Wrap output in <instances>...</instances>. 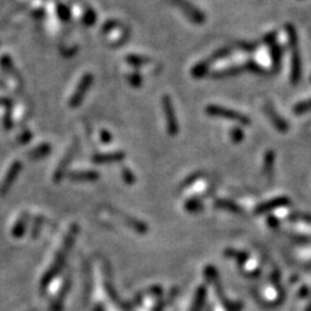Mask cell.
Returning <instances> with one entry per match:
<instances>
[{
	"instance_id": "obj_14",
	"label": "cell",
	"mask_w": 311,
	"mask_h": 311,
	"mask_svg": "<svg viewBox=\"0 0 311 311\" xmlns=\"http://www.w3.org/2000/svg\"><path fill=\"white\" fill-rule=\"evenodd\" d=\"M127 79H129V82H130V84H131V86L139 87L140 84H142V77H140L139 74H136V73L131 74V76L127 77Z\"/></svg>"
},
{
	"instance_id": "obj_1",
	"label": "cell",
	"mask_w": 311,
	"mask_h": 311,
	"mask_svg": "<svg viewBox=\"0 0 311 311\" xmlns=\"http://www.w3.org/2000/svg\"><path fill=\"white\" fill-rule=\"evenodd\" d=\"M205 110L209 116H212V117H219V118L231 119V121H236V122L242 123V125H249V123H250V119H249L246 116H244L242 113L236 112V110H232V109H227V108H223V106L209 105V106H206Z\"/></svg>"
},
{
	"instance_id": "obj_8",
	"label": "cell",
	"mask_w": 311,
	"mask_h": 311,
	"mask_svg": "<svg viewBox=\"0 0 311 311\" xmlns=\"http://www.w3.org/2000/svg\"><path fill=\"white\" fill-rule=\"evenodd\" d=\"M209 61H202V63L197 64L196 67H193L192 69V76L195 78H202V77H205L208 74V70H209Z\"/></svg>"
},
{
	"instance_id": "obj_3",
	"label": "cell",
	"mask_w": 311,
	"mask_h": 311,
	"mask_svg": "<svg viewBox=\"0 0 311 311\" xmlns=\"http://www.w3.org/2000/svg\"><path fill=\"white\" fill-rule=\"evenodd\" d=\"M91 82H92V76H91V74H86V76L82 77L79 84H78V87L76 88L73 96H72V99H70V101H69L70 106L79 105V103L82 101L84 95H86L87 89H88Z\"/></svg>"
},
{
	"instance_id": "obj_6",
	"label": "cell",
	"mask_w": 311,
	"mask_h": 311,
	"mask_svg": "<svg viewBox=\"0 0 311 311\" xmlns=\"http://www.w3.org/2000/svg\"><path fill=\"white\" fill-rule=\"evenodd\" d=\"M266 113H267L268 118L271 119L272 123H274L276 129L280 130V131H287V130H288V125H287V122H285L282 117L278 116L276 110H275L274 108L270 105V104H267V105H266Z\"/></svg>"
},
{
	"instance_id": "obj_15",
	"label": "cell",
	"mask_w": 311,
	"mask_h": 311,
	"mask_svg": "<svg viewBox=\"0 0 311 311\" xmlns=\"http://www.w3.org/2000/svg\"><path fill=\"white\" fill-rule=\"evenodd\" d=\"M59 13H60V17H61L64 21L69 20L70 12L65 5H59Z\"/></svg>"
},
{
	"instance_id": "obj_9",
	"label": "cell",
	"mask_w": 311,
	"mask_h": 311,
	"mask_svg": "<svg viewBox=\"0 0 311 311\" xmlns=\"http://www.w3.org/2000/svg\"><path fill=\"white\" fill-rule=\"evenodd\" d=\"M287 34H288V39H289V46L296 47L298 46V37H297V31H296L295 26L293 25H287Z\"/></svg>"
},
{
	"instance_id": "obj_12",
	"label": "cell",
	"mask_w": 311,
	"mask_h": 311,
	"mask_svg": "<svg viewBox=\"0 0 311 311\" xmlns=\"http://www.w3.org/2000/svg\"><path fill=\"white\" fill-rule=\"evenodd\" d=\"M272 162H274V153L268 152L267 155H266L265 165H266V171H267V174H270V175H271V171H272Z\"/></svg>"
},
{
	"instance_id": "obj_17",
	"label": "cell",
	"mask_w": 311,
	"mask_h": 311,
	"mask_svg": "<svg viewBox=\"0 0 311 311\" xmlns=\"http://www.w3.org/2000/svg\"><path fill=\"white\" fill-rule=\"evenodd\" d=\"M84 22H86L87 25H92V23L95 22V13H93V12L91 9L87 10V14H86V18H84Z\"/></svg>"
},
{
	"instance_id": "obj_18",
	"label": "cell",
	"mask_w": 311,
	"mask_h": 311,
	"mask_svg": "<svg viewBox=\"0 0 311 311\" xmlns=\"http://www.w3.org/2000/svg\"><path fill=\"white\" fill-rule=\"evenodd\" d=\"M229 53H230V50L225 48V50H221V51H218V52H217V53H214V56H213V59H221V57L227 56Z\"/></svg>"
},
{
	"instance_id": "obj_10",
	"label": "cell",
	"mask_w": 311,
	"mask_h": 311,
	"mask_svg": "<svg viewBox=\"0 0 311 311\" xmlns=\"http://www.w3.org/2000/svg\"><path fill=\"white\" fill-rule=\"evenodd\" d=\"M126 60L127 63L134 65V67H142V65H144V64H147L149 61V59H147V57L138 56V55H135V56L134 55L133 56H127Z\"/></svg>"
},
{
	"instance_id": "obj_11",
	"label": "cell",
	"mask_w": 311,
	"mask_h": 311,
	"mask_svg": "<svg viewBox=\"0 0 311 311\" xmlns=\"http://www.w3.org/2000/svg\"><path fill=\"white\" fill-rule=\"evenodd\" d=\"M293 110H295V113H297V114H302V113L305 112H309V110H311V100L298 103L297 105L293 108Z\"/></svg>"
},
{
	"instance_id": "obj_4",
	"label": "cell",
	"mask_w": 311,
	"mask_h": 311,
	"mask_svg": "<svg viewBox=\"0 0 311 311\" xmlns=\"http://www.w3.org/2000/svg\"><path fill=\"white\" fill-rule=\"evenodd\" d=\"M302 64L301 55L298 51V46L292 47V69H291V80L292 84H297L298 80L301 79Z\"/></svg>"
},
{
	"instance_id": "obj_19",
	"label": "cell",
	"mask_w": 311,
	"mask_h": 311,
	"mask_svg": "<svg viewBox=\"0 0 311 311\" xmlns=\"http://www.w3.org/2000/svg\"><path fill=\"white\" fill-rule=\"evenodd\" d=\"M8 104V100H5V99H0V105H1V104Z\"/></svg>"
},
{
	"instance_id": "obj_7",
	"label": "cell",
	"mask_w": 311,
	"mask_h": 311,
	"mask_svg": "<svg viewBox=\"0 0 311 311\" xmlns=\"http://www.w3.org/2000/svg\"><path fill=\"white\" fill-rule=\"evenodd\" d=\"M268 46H271V57L274 69L278 70L279 67H280V61H282V48L275 43V42L271 44H268Z\"/></svg>"
},
{
	"instance_id": "obj_2",
	"label": "cell",
	"mask_w": 311,
	"mask_h": 311,
	"mask_svg": "<svg viewBox=\"0 0 311 311\" xmlns=\"http://www.w3.org/2000/svg\"><path fill=\"white\" fill-rule=\"evenodd\" d=\"M162 109L165 113L166 123H167V131L170 135H175L179 131L178 119H176L175 112H174V106H172L171 99L169 96L162 97Z\"/></svg>"
},
{
	"instance_id": "obj_5",
	"label": "cell",
	"mask_w": 311,
	"mask_h": 311,
	"mask_svg": "<svg viewBox=\"0 0 311 311\" xmlns=\"http://www.w3.org/2000/svg\"><path fill=\"white\" fill-rule=\"evenodd\" d=\"M175 3H178L179 7L184 10V13L187 14V16L193 21V22H197V23L204 22V20H205L204 14H202L201 12H199L196 8H193L192 5L187 1V0H175Z\"/></svg>"
},
{
	"instance_id": "obj_16",
	"label": "cell",
	"mask_w": 311,
	"mask_h": 311,
	"mask_svg": "<svg viewBox=\"0 0 311 311\" xmlns=\"http://www.w3.org/2000/svg\"><path fill=\"white\" fill-rule=\"evenodd\" d=\"M232 139H233V142H241L242 138H244V135H242V131L238 127H236V129L232 130Z\"/></svg>"
},
{
	"instance_id": "obj_13",
	"label": "cell",
	"mask_w": 311,
	"mask_h": 311,
	"mask_svg": "<svg viewBox=\"0 0 311 311\" xmlns=\"http://www.w3.org/2000/svg\"><path fill=\"white\" fill-rule=\"evenodd\" d=\"M283 202H287V201H283V200H275V201H271V202H267V204H265V205H262L261 209H258V213L259 212H266V210H270V209H272V206H279V205H282Z\"/></svg>"
}]
</instances>
